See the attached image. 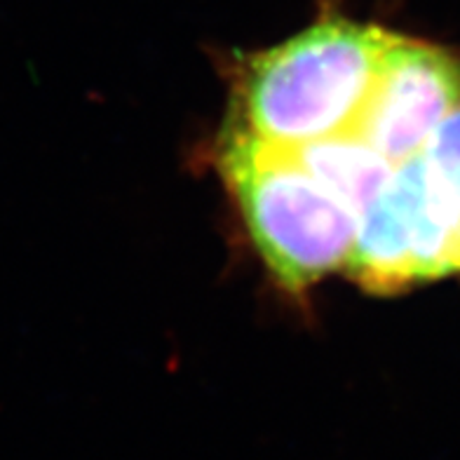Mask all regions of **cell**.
<instances>
[{"label": "cell", "mask_w": 460, "mask_h": 460, "mask_svg": "<svg viewBox=\"0 0 460 460\" xmlns=\"http://www.w3.org/2000/svg\"><path fill=\"white\" fill-rule=\"evenodd\" d=\"M393 31L348 17H322L275 48L240 61V128L296 148L352 128Z\"/></svg>", "instance_id": "cell-1"}, {"label": "cell", "mask_w": 460, "mask_h": 460, "mask_svg": "<svg viewBox=\"0 0 460 460\" xmlns=\"http://www.w3.org/2000/svg\"><path fill=\"white\" fill-rule=\"evenodd\" d=\"M217 164L279 287L303 294L345 266L359 217L329 193L291 148L228 120L218 137Z\"/></svg>", "instance_id": "cell-2"}, {"label": "cell", "mask_w": 460, "mask_h": 460, "mask_svg": "<svg viewBox=\"0 0 460 460\" xmlns=\"http://www.w3.org/2000/svg\"><path fill=\"white\" fill-rule=\"evenodd\" d=\"M383 233L409 282L460 273V109L381 190Z\"/></svg>", "instance_id": "cell-3"}, {"label": "cell", "mask_w": 460, "mask_h": 460, "mask_svg": "<svg viewBox=\"0 0 460 460\" xmlns=\"http://www.w3.org/2000/svg\"><path fill=\"white\" fill-rule=\"evenodd\" d=\"M458 109V57L442 45L390 33L352 129L397 167L423 151Z\"/></svg>", "instance_id": "cell-4"}, {"label": "cell", "mask_w": 460, "mask_h": 460, "mask_svg": "<svg viewBox=\"0 0 460 460\" xmlns=\"http://www.w3.org/2000/svg\"><path fill=\"white\" fill-rule=\"evenodd\" d=\"M291 151L329 193L336 195L358 217H362L394 172V164L352 128L296 146Z\"/></svg>", "instance_id": "cell-5"}]
</instances>
